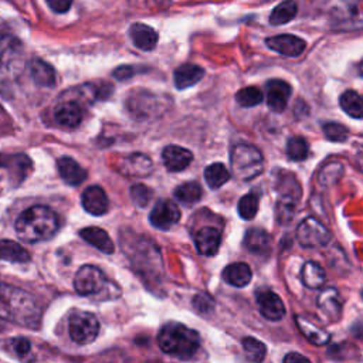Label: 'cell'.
<instances>
[{"label":"cell","mask_w":363,"mask_h":363,"mask_svg":"<svg viewBox=\"0 0 363 363\" xmlns=\"http://www.w3.org/2000/svg\"><path fill=\"white\" fill-rule=\"evenodd\" d=\"M0 319L28 329H37L41 320V311L28 292L0 282Z\"/></svg>","instance_id":"1"},{"label":"cell","mask_w":363,"mask_h":363,"mask_svg":"<svg viewBox=\"0 0 363 363\" xmlns=\"http://www.w3.org/2000/svg\"><path fill=\"white\" fill-rule=\"evenodd\" d=\"M60 228L57 213L47 206H31L16 220V233L26 242L50 240Z\"/></svg>","instance_id":"2"},{"label":"cell","mask_w":363,"mask_h":363,"mask_svg":"<svg viewBox=\"0 0 363 363\" xmlns=\"http://www.w3.org/2000/svg\"><path fill=\"white\" fill-rule=\"evenodd\" d=\"M162 352L179 359H190L200 347V336L196 330L179 322H169L157 333Z\"/></svg>","instance_id":"3"},{"label":"cell","mask_w":363,"mask_h":363,"mask_svg":"<svg viewBox=\"0 0 363 363\" xmlns=\"http://www.w3.org/2000/svg\"><path fill=\"white\" fill-rule=\"evenodd\" d=\"M230 164L235 179L241 182L251 180L262 172V153L252 145L238 143L231 149Z\"/></svg>","instance_id":"4"},{"label":"cell","mask_w":363,"mask_h":363,"mask_svg":"<svg viewBox=\"0 0 363 363\" xmlns=\"http://www.w3.org/2000/svg\"><path fill=\"white\" fill-rule=\"evenodd\" d=\"M23 44L10 33L0 31V81L16 78L24 64Z\"/></svg>","instance_id":"5"},{"label":"cell","mask_w":363,"mask_h":363,"mask_svg":"<svg viewBox=\"0 0 363 363\" xmlns=\"http://www.w3.org/2000/svg\"><path fill=\"white\" fill-rule=\"evenodd\" d=\"M68 332L75 343L89 345L99 333V322L91 312L77 311L69 316Z\"/></svg>","instance_id":"6"},{"label":"cell","mask_w":363,"mask_h":363,"mask_svg":"<svg viewBox=\"0 0 363 363\" xmlns=\"http://www.w3.org/2000/svg\"><path fill=\"white\" fill-rule=\"evenodd\" d=\"M296 238L298 242L305 248H318L329 242L330 233L319 220L306 217L298 224Z\"/></svg>","instance_id":"7"},{"label":"cell","mask_w":363,"mask_h":363,"mask_svg":"<svg viewBox=\"0 0 363 363\" xmlns=\"http://www.w3.org/2000/svg\"><path fill=\"white\" fill-rule=\"evenodd\" d=\"M106 285L105 274L95 265H82L74 277V288L82 296L99 294Z\"/></svg>","instance_id":"8"},{"label":"cell","mask_w":363,"mask_h":363,"mask_svg":"<svg viewBox=\"0 0 363 363\" xmlns=\"http://www.w3.org/2000/svg\"><path fill=\"white\" fill-rule=\"evenodd\" d=\"M150 224L159 230H169L180 220V210L172 200H159L149 216Z\"/></svg>","instance_id":"9"},{"label":"cell","mask_w":363,"mask_h":363,"mask_svg":"<svg viewBox=\"0 0 363 363\" xmlns=\"http://www.w3.org/2000/svg\"><path fill=\"white\" fill-rule=\"evenodd\" d=\"M265 91L268 108L277 113L285 111L292 92L291 85L282 79H269L265 85Z\"/></svg>","instance_id":"10"},{"label":"cell","mask_w":363,"mask_h":363,"mask_svg":"<svg viewBox=\"0 0 363 363\" xmlns=\"http://www.w3.org/2000/svg\"><path fill=\"white\" fill-rule=\"evenodd\" d=\"M267 45L272 50L277 51L278 54H282L285 57H298L303 52L306 43L292 34H279L274 35L265 40Z\"/></svg>","instance_id":"11"},{"label":"cell","mask_w":363,"mask_h":363,"mask_svg":"<svg viewBox=\"0 0 363 363\" xmlns=\"http://www.w3.org/2000/svg\"><path fill=\"white\" fill-rule=\"evenodd\" d=\"M257 302L261 315L268 320H279L285 315V306L282 299L269 289L257 292Z\"/></svg>","instance_id":"12"},{"label":"cell","mask_w":363,"mask_h":363,"mask_svg":"<svg viewBox=\"0 0 363 363\" xmlns=\"http://www.w3.org/2000/svg\"><path fill=\"white\" fill-rule=\"evenodd\" d=\"M152 160L149 156L142 153H132L126 155L123 159H121L118 169L122 174L130 176V177H143L147 176L152 172Z\"/></svg>","instance_id":"13"},{"label":"cell","mask_w":363,"mask_h":363,"mask_svg":"<svg viewBox=\"0 0 363 363\" xmlns=\"http://www.w3.org/2000/svg\"><path fill=\"white\" fill-rule=\"evenodd\" d=\"M54 119L60 126L74 129L82 122V108L77 101L60 102L54 109Z\"/></svg>","instance_id":"14"},{"label":"cell","mask_w":363,"mask_h":363,"mask_svg":"<svg viewBox=\"0 0 363 363\" xmlns=\"http://www.w3.org/2000/svg\"><path fill=\"white\" fill-rule=\"evenodd\" d=\"M163 164L169 172L184 170L193 160V153L182 146L169 145L162 152Z\"/></svg>","instance_id":"15"},{"label":"cell","mask_w":363,"mask_h":363,"mask_svg":"<svg viewBox=\"0 0 363 363\" xmlns=\"http://www.w3.org/2000/svg\"><path fill=\"white\" fill-rule=\"evenodd\" d=\"M82 207L92 216H102L108 211V196L99 186H89L81 196Z\"/></svg>","instance_id":"16"},{"label":"cell","mask_w":363,"mask_h":363,"mask_svg":"<svg viewBox=\"0 0 363 363\" xmlns=\"http://www.w3.org/2000/svg\"><path fill=\"white\" fill-rule=\"evenodd\" d=\"M57 169L62 180L69 186H78L86 179V170L69 156L60 157L57 160Z\"/></svg>","instance_id":"17"},{"label":"cell","mask_w":363,"mask_h":363,"mask_svg":"<svg viewBox=\"0 0 363 363\" xmlns=\"http://www.w3.org/2000/svg\"><path fill=\"white\" fill-rule=\"evenodd\" d=\"M194 242L201 255H214L221 242V233L214 227H203L196 233Z\"/></svg>","instance_id":"18"},{"label":"cell","mask_w":363,"mask_h":363,"mask_svg":"<svg viewBox=\"0 0 363 363\" xmlns=\"http://www.w3.org/2000/svg\"><path fill=\"white\" fill-rule=\"evenodd\" d=\"M271 235L262 228H251L244 235V247L255 255H265L271 250Z\"/></svg>","instance_id":"19"},{"label":"cell","mask_w":363,"mask_h":363,"mask_svg":"<svg viewBox=\"0 0 363 363\" xmlns=\"http://www.w3.org/2000/svg\"><path fill=\"white\" fill-rule=\"evenodd\" d=\"M129 35H130L132 43L139 50L150 51V50H153L156 47L157 34H156V31L152 27H149L146 24H142V23L132 24L130 28H129Z\"/></svg>","instance_id":"20"},{"label":"cell","mask_w":363,"mask_h":363,"mask_svg":"<svg viewBox=\"0 0 363 363\" xmlns=\"http://www.w3.org/2000/svg\"><path fill=\"white\" fill-rule=\"evenodd\" d=\"M79 235L91 245H94L96 250H99L104 254H112L115 251L113 241L108 235V233L99 227H85L79 231Z\"/></svg>","instance_id":"21"},{"label":"cell","mask_w":363,"mask_h":363,"mask_svg":"<svg viewBox=\"0 0 363 363\" xmlns=\"http://www.w3.org/2000/svg\"><path fill=\"white\" fill-rule=\"evenodd\" d=\"M319 309L332 320H337L342 313V301L340 295L335 288L323 289L316 301Z\"/></svg>","instance_id":"22"},{"label":"cell","mask_w":363,"mask_h":363,"mask_svg":"<svg viewBox=\"0 0 363 363\" xmlns=\"http://www.w3.org/2000/svg\"><path fill=\"white\" fill-rule=\"evenodd\" d=\"M204 75V69L196 64H182L174 69V85L177 89H186L196 85Z\"/></svg>","instance_id":"23"},{"label":"cell","mask_w":363,"mask_h":363,"mask_svg":"<svg viewBox=\"0 0 363 363\" xmlns=\"http://www.w3.org/2000/svg\"><path fill=\"white\" fill-rule=\"evenodd\" d=\"M30 74H31V78L34 79V82L40 86L52 88L57 82L54 68L50 64H47L45 61L38 60V58H34L30 61Z\"/></svg>","instance_id":"24"},{"label":"cell","mask_w":363,"mask_h":363,"mask_svg":"<svg viewBox=\"0 0 363 363\" xmlns=\"http://www.w3.org/2000/svg\"><path fill=\"white\" fill-rule=\"evenodd\" d=\"M0 167H7L21 182L31 170V160L26 155H0Z\"/></svg>","instance_id":"25"},{"label":"cell","mask_w":363,"mask_h":363,"mask_svg":"<svg viewBox=\"0 0 363 363\" xmlns=\"http://www.w3.org/2000/svg\"><path fill=\"white\" fill-rule=\"evenodd\" d=\"M301 194H294L292 190L285 189L279 193L278 201H277V218L279 223H289L296 213V206Z\"/></svg>","instance_id":"26"},{"label":"cell","mask_w":363,"mask_h":363,"mask_svg":"<svg viewBox=\"0 0 363 363\" xmlns=\"http://www.w3.org/2000/svg\"><path fill=\"white\" fill-rule=\"evenodd\" d=\"M252 278L251 268L245 262H234L224 268L223 279L233 286H245Z\"/></svg>","instance_id":"27"},{"label":"cell","mask_w":363,"mask_h":363,"mask_svg":"<svg viewBox=\"0 0 363 363\" xmlns=\"http://www.w3.org/2000/svg\"><path fill=\"white\" fill-rule=\"evenodd\" d=\"M0 259L9 262H27L30 261V254L16 241L0 240Z\"/></svg>","instance_id":"28"},{"label":"cell","mask_w":363,"mask_h":363,"mask_svg":"<svg viewBox=\"0 0 363 363\" xmlns=\"http://www.w3.org/2000/svg\"><path fill=\"white\" fill-rule=\"evenodd\" d=\"M295 322L299 328V330L302 332V335L313 345H318V346H322L325 343L329 342L330 336L329 333H326L325 330H322L320 328L315 326L312 322H309L308 319L302 318V316H295Z\"/></svg>","instance_id":"29"},{"label":"cell","mask_w":363,"mask_h":363,"mask_svg":"<svg viewBox=\"0 0 363 363\" xmlns=\"http://www.w3.org/2000/svg\"><path fill=\"white\" fill-rule=\"evenodd\" d=\"M302 281L305 286L311 289H318L325 284L326 272L319 264L313 261H306L302 267Z\"/></svg>","instance_id":"30"},{"label":"cell","mask_w":363,"mask_h":363,"mask_svg":"<svg viewBox=\"0 0 363 363\" xmlns=\"http://www.w3.org/2000/svg\"><path fill=\"white\" fill-rule=\"evenodd\" d=\"M201 196H203V190L197 182H186L177 186L174 190V197L186 206H191L197 203L201 199Z\"/></svg>","instance_id":"31"},{"label":"cell","mask_w":363,"mask_h":363,"mask_svg":"<svg viewBox=\"0 0 363 363\" xmlns=\"http://www.w3.org/2000/svg\"><path fill=\"white\" fill-rule=\"evenodd\" d=\"M339 105L349 116H352L354 119L362 118V113H363L362 98L356 91H352V89L345 91L339 98Z\"/></svg>","instance_id":"32"},{"label":"cell","mask_w":363,"mask_h":363,"mask_svg":"<svg viewBox=\"0 0 363 363\" xmlns=\"http://www.w3.org/2000/svg\"><path fill=\"white\" fill-rule=\"evenodd\" d=\"M298 11V7L294 0H284L281 1L271 13L269 23L272 26H281L291 21Z\"/></svg>","instance_id":"33"},{"label":"cell","mask_w":363,"mask_h":363,"mask_svg":"<svg viewBox=\"0 0 363 363\" xmlns=\"http://www.w3.org/2000/svg\"><path fill=\"white\" fill-rule=\"evenodd\" d=\"M230 179V172L223 163H213L204 170V180L210 189H218Z\"/></svg>","instance_id":"34"},{"label":"cell","mask_w":363,"mask_h":363,"mask_svg":"<svg viewBox=\"0 0 363 363\" xmlns=\"http://www.w3.org/2000/svg\"><path fill=\"white\" fill-rule=\"evenodd\" d=\"M258 204H259V193L251 191L240 199L238 214L244 220H252L258 211Z\"/></svg>","instance_id":"35"},{"label":"cell","mask_w":363,"mask_h":363,"mask_svg":"<svg viewBox=\"0 0 363 363\" xmlns=\"http://www.w3.org/2000/svg\"><path fill=\"white\" fill-rule=\"evenodd\" d=\"M264 94L259 88L257 86H245L241 88L237 94H235V101L244 106V108H250V106H257L258 104L262 102Z\"/></svg>","instance_id":"36"},{"label":"cell","mask_w":363,"mask_h":363,"mask_svg":"<svg viewBox=\"0 0 363 363\" xmlns=\"http://www.w3.org/2000/svg\"><path fill=\"white\" fill-rule=\"evenodd\" d=\"M242 347L245 356L252 362H262L267 354V346L252 336H247L242 339Z\"/></svg>","instance_id":"37"},{"label":"cell","mask_w":363,"mask_h":363,"mask_svg":"<svg viewBox=\"0 0 363 363\" xmlns=\"http://www.w3.org/2000/svg\"><path fill=\"white\" fill-rule=\"evenodd\" d=\"M309 153V147L308 143L301 136H294L288 140L286 143V155L291 160H303Z\"/></svg>","instance_id":"38"},{"label":"cell","mask_w":363,"mask_h":363,"mask_svg":"<svg viewBox=\"0 0 363 363\" xmlns=\"http://www.w3.org/2000/svg\"><path fill=\"white\" fill-rule=\"evenodd\" d=\"M6 349L9 350V353H13L17 359H24L28 356L30 349H31V343L28 339L26 337H11L9 339V342L6 343Z\"/></svg>","instance_id":"39"},{"label":"cell","mask_w":363,"mask_h":363,"mask_svg":"<svg viewBox=\"0 0 363 363\" xmlns=\"http://www.w3.org/2000/svg\"><path fill=\"white\" fill-rule=\"evenodd\" d=\"M130 197L135 204H138L140 207H146L153 197V190L150 187H147L146 184L138 183L130 187Z\"/></svg>","instance_id":"40"},{"label":"cell","mask_w":363,"mask_h":363,"mask_svg":"<svg viewBox=\"0 0 363 363\" xmlns=\"http://www.w3.org/2000/svg\"><path fill=\"white\" fill-rule=\"evenodd\" d=\"M323 133L330 142H343L347 139V128L337 122H328L323 125Z\"/></svg>","instance_id":"41"},{"label":"cell","mask_w":363,"mask_h":363,"mask_svg":"<svg viewBox=\"0 0 363 363\" xmlns=\"http://www.w3.org/2000/svg\"><path fill=\"white\" fill-rule=\"evenodd\" d=\"M328 167H329L330 172H328V169L325 167V169H322L320 173H319V183H320V184L335 183L337 179H336L335 176H332V173H339V174L343 173V166H342L340 163H329Z\"/></svg>","instance_id":"42"},{"label":"cell","mask_w":363,"mask_h":363,"mask_svg":"<svg viewBox=\"0 0 363 363\" xmlns=\"http://www.w3.org/2000/svg\"><path fill=\"white\" fill-rule=\"evenodd\" d=\"M191 303L196 308V311L200 312V313H210L213 311V308H214V302H213V299L207 294L196 295L193 298Z\"/></svg>","instance_id":"43"},{"label":"cell","mask_w":363,"mask_h":363,"mask_svg":"<svg viewBox=\"0 0 363 363\" xmlns=\"http://www.w3.org/2000/svg\"><path fill=\"white\" fill-rule=\"evenodd\" d=\"M48 7L54 11V13H58V14H62V13H67L72 4V0H45Z\"/></svg>","instance_id":"44"},{"label":"cell","mask_w":363,"mask_h":363,"mask_svg":"<svg viewBox=\"0 0 363 363\" xmlns=\"http://www.w3.org/2000/svg\"><path fill=\"white\" fill-rule=\"evenodd\" d=\"M133 68L129 67V65H122V67H118L115 71H113V77L118 79V81H123V79H128L133 75Z\"/></svg>","instance_id":"45"},{"label":"cell","mask_w":363,"mask_h":363,"mask_svg":"<svg viewBox=\"0 0 363 363\" xmlns=\"http://www.w3.org/2000/svg\"><path fill=\"white\" fill-rule=\"evenodd\" d=\"M298 360H301V362H309V359L308 357H305V356H302V354H298V353H288L285 357H284V362H298Z\"/></svg>","instance_id":"46"}]
</instances>
